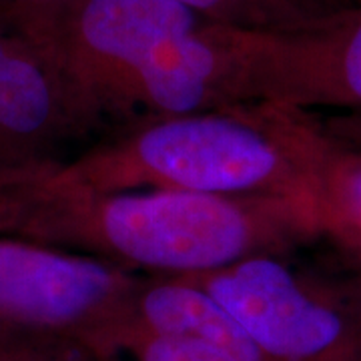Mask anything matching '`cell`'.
I'll use <instances>...</instances> for the list:
<instances>
[{
	"mask_svg": "<svg viewBox=\"0 0 361 361\" xmlns=\"http://www.w3.org/2000/svg\"><path fill=\"white\" fill-rule=\"evenodd\" d=\"M221 26L245 30H295L311 20L293 0H177Z\"/></svg>",
	"mask_w": 361,
	"mask_h": 361,
	"instance_id": "obj_10",
	"label": "cell"
},
{
	"mask_svg": "<svg viewBox=\"0 0 361 361\" xmlns=\"http://www.w3.org/2000/svg\"><path fill=\"white\" fill-rule=\"evenodd\" d=\"M311 23L361 11V0H293Z\"/></svg>",
	"mask_w": 361,
	"mask_h": 361,
	"instance_id": "obj_13",
	"label": "cell"
},
{
	"mask_svg": "<svg viewBox=\"0 0 361 361\" xmlns=\"http://www.w3.org/2000/svg\"><path fill=\"white\" fill-rule=\"evenodd\" d=\"M141 275L25 239L0 237V336L61 337L94 355Z\"/></svg>",
	"mask_w": 361,
	"mask_h": 361,
	"instance_id": "obj_5",
	"label": "cell"
},
{
	"mask_svg": "<svg viewBox=\"0 0 361 361\" xmlns=\"http://www.w3.org/2000/svg\"><path fill=\"white\" fill-rule=\"evenodd\" d=\"M317 193L325 239L361 267V151L337 142L323 129L317 145Z\"/></svg>",
	"mask_w": 361,
	"mask_h": 361,
	"instance_id": "obj_9",
	"label": "cell"
},
{
	"mask_svg": "<svg viewBox=\"0 0 361 361\" xmlns=\"http://www.w3.org/2000/svg\"><path fill=\"white\" fill-rule=\"evenodd\" d=\"M0 11L51 56L94 125L265 103L243 28L177 0L2 2Z\"/></svg>",
	"mask_w": 361,
	"mask_h": 361,
	"instance_id": "obj_2",
	"label": "cell"
},
{
	"mask_svg": "<svg viewBox=\"0 0 361 361\" xmlns=\"http://www.w3.org/2000/svg\"><path fill=\"white\" fill-rule=\"evenodd\" d=\"M0 237L149 275H193L325 239L319 209L279 197L106 191L61 159L0 177Z\"/></svg>",
	"mask_w": 361,
	"mask_h": 361,
	"instance_id": "obj_1",
	"label": "cell"
},
{
	"mask_svg": "<svg viewBox=\"0 0 361 361\" xmlns=\"http://www.w3.org/2000/svg\"><path fill=\"white\" fill-rule=\"evenodd\" d=\"M289 253L180 277L229 311L261 361H361V267L349 259L351 267L336 275L303 267Z\"/></svg>",
	"mask_w": 361,
	"mask_h": 361,
	"instance_id": "obj_4",
	"label": "cell"
},
{
	"mask_svg": "<svg viewBox=\"0 0 361 361\" xmlns=\"http://www.w3.org/2000/svg\"><path fill=\"white\" fill-rule=\"evenodd\" d=\"M2 2H11V4H23V6H59V4H66L73 0H0Z\"/></svg>",
	"mask_w": 361,
	"mask_h": 361,
	"instance_id": "obj_14",
	"label": "cell"
},
{
	"mask_svg": "<svg viewBox=\"0 0 361 361\" xmlns=\"http://www.w3.org/2000/svg\"><path fill=\"white\" fill-rule=\"evenodd\" d=\"M99 361H125V360H121V357H115V355H111V357H101Z\"/></svg>",
	"mask_w": 361,
	"mask_h": 361,
	"instance_id": "obj_15",
	"label": "cell"
},
{
	"mask_svg": "<svg viewBox=\"0 0 361 361\" xmlns=\"http://www.w3.org/2000/svg\"><path fill=\"white\" fill-rule=\"evenodd\" d=\"M125 361H261L245 329L180 275H142L104 327L94 357Z\"/></svg>",
	"mask_w": 361,
	"mask_h": 361,
	"instance_id": "obj_6",
	"label": "cell"
},
{
	"mask_svg": "<svg viewBox=\"0 0 361 361\" xmlns=\"http://www.w3.org/2000/svg\"><path fill=\"white\" fill-rule=\"evenodd\" d=\"M0 361H99L89 349L61 337L0 336Z\"/></svg>",
	"mask_w": 361,
	"mask_h": 361,
	"instance_id": "obj_11",
	"label": "cell"
},
{
	"mask_svg": "<svg viewBox=\"0 0 361 361\" xmlns=\"http://www.w3.org/2000/svg\"><path fill=\"white\" fill-rule=\"evenodd\" d=\"M247 42L267 103L361 111V11L295 30H247Z\"/></svg>",
	"mask_w": 361,
	"mask_h": 361,
	"instance_id": "obj_7",
	"label": "cell"
},
{
	"mask_svg": "<svg viewBox=\"0 0 361 361\" xmlns=\"http://www.w3.org/2000/svg\"><path fill=\"white\" fill-rule=\"evenodd\" d=\"M319 137L310 111L255 103L139 123L61 167L106 191L279 197L319 209Z\"/></svg>",
	"mask_w": 361,
	"mask_h": 361,
	"instance_id": "obj_3",
	"label": "cell"
},
{
	"mask_svg": "<svg viewBox=\"0 0 361 361\" xmlns=\"http://www.w3.org/2000/svg\"><path fill=\"white\" fill-rule=\"evenodd\" d=\"M94 127L51 56L2 14L0 177L59 159L63 142Z\"/></svg>",
	"mask_w": 361,
	"mask_h": 361,
	"instance_id": "obj_8",
	"label": "cell"
},
{
	"mask_svg": "<svg viewBox=\"0 0 361 361\" xmlns=\"http://www.w3.org/2000/svg\"><path fill=\"white\" fill-rule=\"evenodd\" d=\"M319 127L337 142L361 151V111L313 113Z\"/></svg>",
	"mask_w": 361,
	"mask_h": 361,
	"instance_id": "obj_12",
	"label": "cell"
}]
</instances>
